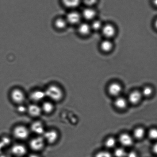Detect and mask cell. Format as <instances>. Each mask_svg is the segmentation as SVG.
I'll return each instance as SVG.
<instances>
[{
  "instance_id": "34",
  "label": "cell",
  "mask_w": 157,
  "mask_h": 157,
  "mask_svg": "<svg viewBox=\"0 0 157 157\" xmlns=\"http://www.w3.org/2000/svg\"><path fill=\"white\" fill-rule=\"evenodd\" d=\"M155 27L157 29V19L156 20V21H155Z\"/></svg>"
},
{
  "instance_id": "11",
  "label": "cell",
  "mask_w": 157,
  "mask_h": 157,
  "mask_svg": "<svg viewBox=\"0 0 157 157\" xmlns=\"http://www.w3.org/2000/svg\"><path fill=\"white\" fill-rule=\"evenodd\" d=\"M103 35L107 38L110 39L113 37L116 33V29L113 25L111 24H107L103 26L101 29Z\"/></svg>"
},
{
  "instance_id": "7",
  "label": "cell",
  "mask_w": 157,
  "mask_h": 157,
  "mask_svg": "<svg viewBox=\"0 0 157 157\" xmlns=\"http://www.w3.org/2000/svg\"><path fill=\"white\" fill-rule=\"evenodd\" d=\"M28 147L21 143L13 144L10 148V152L15 157H24L28 153Z\"/></svg>"
},
{
  "instance_id": "21",
  "label": "cell",
  "mask_w": 157,
  "mask_h": 157,
  "mask_svg": "<svg viewBox=\"0 0 157 157\" xmlns=\"http://www.w3.org/2000/svg\"><path fill=\"white\" fill-rule=\"evenodd\" d=\"M114 104L117 108L122 110L127 107V101L124 98L118 97L115 100Z\"/></svg>"
},
{
  "instance_id": "26",
  "label": "cell",
  "mask_w": 157,
  "mask_h": 157,
  "mask_svg": "<svg viewBox=\"0 0 157 157\" xmlns=\"http://www.w3.org/2000/svg\"><path fill=\"white\" fill-rule=\"evenodd\" d=\"M127 153L124 149L119 147L115 150L114 155L115 157H126Z\"/></svg>"
},
{
  "instance_id": "23",
  "label": "cell",
  "mask_w": 157,
  "mask_h": 157,
  "mask_svg": "<svg viewBox=\"0 0 157 157\" xmlns=\"http://www.w3.org/2000/svg\"><path fill=\"white\" fill-rule=\"evenodd\" d=\"M91 27L92 30L95 31L99 30H101L103 26L102 23L101 21L98 20H93L92 24L90 25Z\"/></svg>"
},
{
  "instance_id": "19",
  "label": "cell",
  "mask_w": 157,
  "mask_h": 157,
  "mask_svg": "<svg viewBox=\"0 0 157 157\" xmlns=\"http://www.w3.org/2000/svg\"><path fill=\"white\" fill-rule=\"evenodd\" d=\"M68 24L65 18L59 17L55 20L54 25L56 29L63 30L66 28Z\"/></svg>"
},
{
  "instance_id": "2",
  "label": "cell",
  "mask_w": 157,
  "mask_h": 157,
  "mask_svg": "<svg viewBox=\"0 0 157 157\" xmlns=\"http://www.w3.org/2000/svg\"><path fill=\"white\" fill-rule=\"evenodd\" d=\"M30 131L29 127L22 124L16 125L12 130V136L15 139L20 141L27 140L30 138Z\"/></svg>"
},
{
  "instance_id": "29",
  "label": "cell",
  "mask_w": 157,
  "mask_h": 157,
  "mask_svg": "<svg viewBox=\"0 0 157 157\" xmlns=\"http://www.w3.org/2000/svg\"><path fill=\"white\" fill-rule=\"evenodd\" d=\"M95 157H113L111 154L106 151L98 152L95 154Z\"/></svg>"
},
{
  "instance_id": "13",
  "label": "cell",
  "mask_w": 157,
  "mask_h": 157,
  "mask_svg": "<svg viewBox=\"0 0 157 157\" xmlns=\"http://www.w3.org/2000/svg\"><path fill=\"white\" fill-rule=\"evenodd\" d=\"M82 0H60L61 4L66 8L75 10L81 4Z\"/></svg>"
},
{
  "instance_id": "31",
  "label": "cell",
  "mask_w": 157,
  "mask_h": 157,
  "mask_svg": "<svg viewBox=\"0 0 157 157\" xmlns=\"http://www.w3.org/2000/svg\"><path fill=\"white\" fill-rule=\"evenodd\" d=\"M126 157H138V155L134 151H131L127 153Z\"/></svg>"
},
{
  "instance_id": "14",
  "label": "cell",
  "mask_w": 157,
  "mask_h": 157,
  "mask_svg": "<svg viewBox=\"0 0 157 157\" xmlns=\"http://www.w3.org/2000/svg\"><path fill=\"white\" fill-rule=\"evenodd\" d=\"M119 141L121 145L126 147H130L133 143V138L127 133H123L120 135Z\"/></svg>"
},
{
  "instance_id": "30",
  "label": "cell",
  "mask_w": 157,
  "mask_h": 157,
  "mask_svg": "<svg viewBox=\"0 0 157 157\" xmlns=\"http://www.w3.org/2000/svg\"><path fill=\"white\" fill-rule=\"evenodd\" d=\"M152 152L155 155L157 156V141H155L152 148Z\"/></svg>"
},
{
  "instance_id": "9",
  "label": "cell",
  "mask_w": 157,
  "mask_h": 157,
  "mask_svg": "<svg viewBox=\"0 0 157 157\" xmlns=\"http://www.w3.org/2000/svg\"><path fill=\"white\" fill-rule=\"evenodd\" d=\"M65 18L68 24L78 25L81 23L82 17L79 12L74 10L69 12Z\"/></svg>"
},
{
  "instance_id": "28",
  "label": "cell",
  "mask_w": 157,
  "mask_h": 157,
  "mask_svg": "<svg viewBox=\"0 0 157 157\" xmlns=\"http://www.w3.org/2000/svg\"><path fill=\"white\" fill-rule=\"evenodd\" d=\"M16 111L20 114L22 115L27 113V106L25 105L24 104L17 105Z\"/></svg>"
},
{
  "instance_id": "15",
  "label": "cell",
  "mask_w": 157,
  "mask_h": 157,
  "mask_svg": "<svg viewBox=\"0 0 157 157\" xmlns=\"http://www.w3.org/2000/svg\"><path fill=\"white\" fill-rule=\"evenodd\" d=\"M90 25L87 23H80L78 25V33L82 36H87L92 30Z\"/></svg>"
},
{
  "instance_id": "20",
  "label": "cell",
  "mask_w": 157,
  "mask_h": 157,
  "mask_svg": "<svg viewBox=\"0 0 157 157\" xmlns=\"http://www.w3.org/2000/svg\"><path fill=\"white\" fill-rule=\"evenodd\" d=\"M100 47L103 52H110L113 49V44L110 39H107L102 41Z\"/></svg>"
},
{
  "instance_id": "33",
  "label": "cell",
  "mask_w": 157,
  "mask_h": 157,
  "mask_svg": "<svg viewBox=\"0 0 157 157\" xmlns=\"http://www.w3.org/2000/svg\"><path fill=\"white\" fill-rule=\"evenodd\" d=\"M153 3L155 6L157 7V0H153Z\"/></svg>"
},
{
  "instance_id": "18",
  "label": "cell",
  "mask_w": 157,
  "mask_h": 157,
  "mask_svg": "<svg viewBox=\"0 0 157 157\" xmlns=\"http://www.w3.org/2000/svg\"><path fill=\"white\" fill-rule=\"evenodd\" d=\"M142 95L141 92L137 90L134 91L130 94L128 96V100L131 104H136L140 102Z\"/></svg>"
},
{
  "instance_id": "32",
  "label": "cell",
  "mask_w": 157,
  "mask_h": 157,
  "mask_svg": "<svg viewBox=\"0 0 157 157\" xmlns=\"http://www.w3.org/2000/svg\"><path fill=\"white\" fill-rule=\"evenodd\" d=\"M28 157H41L39 155V154L37 153H33L30 154L28 155Z\"/></svg>"
},
{
  "instance_id": "10",
  "label": "cell",
  "mask_w": 157,
  "mask_h": 157,
  "mask_svg": "<svg viewBox=\"0 0 157 157\" xmlns=\"http://www.w3.org/2000/svg\"><path fill=\"white\" fill-rule=\"evenodd\" d=\"M27 113L31 117L34 118H39L43 113L41 106L33 103L27 106Z\"/></svg>"
},
{
  "instance_id": "12",
  "label": "cell",
  "mask_w": 157,
  "mask_h": 157,
  "mask_svg": "<svg viewBox=\"0 0 157 157\" xmlns=\"http://www.w3.org/2000/svg\"><path fill=\"white\" fill-rule=\"evenodd\" d=\"M40 106L43 113L46 115L52 114L55 110L54 103L48 100L43 101Z\"/></svg>"
},
{
  "instance_id": "22",
  "label": "cell",
  "mask_w": 157,
  "mask_h": 157,
  "mask_svg": "<svg viewBox=\"0 0 157 157\" xmlns=\"http://www.w3.org/2000/svg\"><path fill=\"white\" fill-rule=\"evenodd\" d=\"M145 131L142 128H137L133 131V136L136 139H140L144 137Z\"/></svg>"
},
{
  "instance_id": "27",
  "label": "cell",
  "mask_w": 157,
  "mask_h": 157,
  "mask_svg": "<svg viewBox=\"0 0 157 157\" xmlns=\"http://www.w3.org/2000/svg\"><path fill=\"white\" fill-rule=\"evenodd\" d=\"M148 135L150 139L157 141V128H153L150 129L148 132Z\"/></svg>"
},
{
  "instance_id": "8",
  "label": "cell",
  "mask_w": 157,
  "mask_h": 157,
  "mask_svg": "<svg viewBox=\"0 0 157 157\" xmlns=\"http://www.w3.org/2000/svg\"><path fill=\"white\" fill-rule=\"evenodd\" d=\"M29 98L32 103L38 104L40 102L42 103L47 98L44 90L37 89L31 92Z\"/></svg>"
},
{
  "instance_id": "16",
  "label": "cell",
  "mask_w": 157,
  "mask_h": 157,
  "mask_svg": "<svg viewBox=\"0 0 157 157\" xmlns=\"http://www.w3.org/2000/svg\"><path fill=\"white\" fill-rule=\"evenodd\" d=\"M97 12L94 9L90 7H87L84 9L81 14L82 17L88 21L94 20L96 17Z\"/></svg>"
},
{
  "instance_id": "1",
  "label": "cell",
  "mask_w": 157,
  "mask_h": 157,
  "mask_svg": "<svg viewBox=\"0 0 157 157\" xmlns=\"http://www.w3.org/2000/svg\"><path fill=\"white\" fill-rule=\"evenodd\" d=\"M46 98L54 103L60 102L63 99L64 92L63 89L57 84H51L44 90Z\"/></svg>"
},
{
  "instance_id": "6",
  "label": "cell",
  "mask_w": 157,
  "mask_h": 157,
  "mask_svg": "<svg viewBox=\"0 0 157 157\" xmlns=\"http://www.w3.org/2000/svg\"><path fill=\"white\" fill-rule=\"evenodd\" d=\"M29 128L31 133L37 136H43L47 130L44 123L39 120L33 121L31 124Z\"/></svg>"
},
{
  "instance_id": "17",
  "label": "cell",
  "mask_w": 157,
  "mask_h": 157,
  "mask_svg": "<svg viewBox=\"0 0 157 157\" xmlns=\"http://www.w3.org/2000/svg\"><path fill=\"white\" fill-rule=\"evenodd\" d=\"M122 87L118 83H112L109 85L108 87V91L110 95L113 96H117L121 93Z\"/></svg>"
},
{
  "instance_id": "4",
  "label": "cell",
  "mask_w": 157,
  "mask_h": 157,
  "mask_svg": "<svg viewBox=\"0 0 157 157\" xmlns=\"http://www.w3.org/2000/svg\"><path fill=\"white\" fill-rule=\"evenodd\" d=\"M9 96L11 100L17 106L24 104L26 100V95L24 91L18 88L12 89Z\"/></svg>"
},
{
  "instance_id": "5",
  "label": "cell",
  "mask_w": 157,
  "mask_h": 157,
  "mask_svg": "<svg viewBox=\"0 0 157 157\" xmlns=\"http://www.w3.org/2000/svg\"><path fill=\"white\" fill-rule=\"evenodd\" d=\"M42 136L47 144L53 145L56 144L59 139V134L56 129H47Z\"/></svg>"
},
{
  "instance_id": "3",
  "label": "cell",
  "mask_w": 157,
  "mask_h": 157,
  "mask_svg": "<svg viewBox=\"0 0 157 157\" xmlns=\"http://www.w3.org/2000/svg\"><path fill=\"white\" fill-rule=\"evenodd\" d=\"M47 144L42 136H35L29 140L28 147L33 153H39L44 150Z\"/></svg>"
},
{
  "instance_id": "25",
  "label": "cell",
  "mask_w": 157,
  "mask_h": 157,
  "mask_svg": "<svg viewBox=\"0 0 157 157\" xmlns=\"http://www.w3.org/2000/svg\"><path fill=\"white\" fill-rule=\"evenodd\" d=\"M154 92L153 89L150 86H147L143 88L141 92L142 96L149 97L151 96Z\"/></svg>"
},
{
  "instance_id": "24",
  "label": "cell",
  "mask_w": 157,
  "mask_h": 157,
  "mask_svg": "<svg viewBox=\"0 0 157 157\" xmlns=\"http://www.w3.org/2000/svg\"><path fill=\"white\" fill-rule=\"evenodd\" d=\"M116 140L115 138L110 137L106 140L105 144L107 148H112L116 145Z\"/></svg>"
}]
</instances>
